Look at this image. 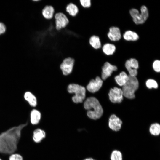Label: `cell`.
<instances>
[{"mask_svg":"<svg viewBox=\"0 0 160 160\" xmlns=\"http://www.w3.org/2000/svg\"><path fill=\"white\" fill-rule=\"evenodd\" d=\"M65 10L70 16L73 17L76 16L79 12V9L76 5L71 2L67 5Z\"/></svg>","mask_w":160,"mask_h":160,"instance_id":"obj_20","label":"cell"},{"mask_svg":"<svg viewBox=\"0 0 160 160\" xmlns=\"http://www.w3.org/2000/svg\"><path fill=\"white\" fill-rule=\"evenodd\" d=\"M153 67L156 72H159L160 71V61L159 60H155L153 63Z\"/></svg>","mask_w":160,"mask_h":160,"instance_id":"obj_28","label":"cell"},{"mask_svg":"<svg viewBox=\"0 0 160 160\" xmlns=\"http://www.w3.org/2000/svg\"><path fill=\"white\" fill-rule=\"evenodd\" d=\"M56 29L60 30L64 28L68 24L69 21L66 16L62 12H58L54 14Z\"/></svg>","mask_w":160,"mask_h":160,"instance_id":"obj_6","label":"cell"},{"mask_svg":"<svg viewBox=\"0 0 160 160\" xmlns=\"http://www.w3.org/2000/svg\"><path fill=\"white\" fill-rule=\"evenodd\" d=\"M89 43L90 45L95 49H99L101 47L100 39L97 36L94 35L92 36L89 39Z\"/></svg>","mask_w":160,"mask_h":160,"instance_id":"obj_16","label":"cell"},{"mask_svg":"<svg viewBox=\"0 0 160 160\" xmlns=\"http://www.w3.org/2000/svg\"><path fill=\"white\" fill-rule=\"evenodd\" d=\"M125 66L131 76H136L137 74V69L139 67L137 60L134 58L127 60L125 63Z\"/></svg>","mask_w":160,"mask_h":160,"instance_id":"obj_9","label":"cell"},{"mask_svg":"<svg viewBox=\"0 0 160 160\" xmlns=\"http://www.w3.org/2000/svg\"><path fill=\"white\" fill-rule=\"evenodd\" d=\"M117 69L116 66L111 65L108 62H105L102 68V79L105 80L111 76L113 71H116Z\"/></svg>","mask_w":160,"mask_h":160,"instance_id":"obj_11","label":"cell"},{"mask_svg":"<svg viewBox=\"0 0 160 160\" xmlns=\"http://www.w3.org/2000/svg\"><path fill=\"white\" fill-rule=\"evenodd\" d=\"M138 87L139 82L136 77L129 75L128 80L122 86V90L123 96L128 99H134L135 97V92L137 89Z\"/></svg>","mask_w":160,"mask_h":160,"instance_id":"obj_3","label":"cell"},{"mask_svg":"<svg viewBox=\"0 0 160 160\" xmlns=\"http://www.w3.org/2000/svg\"><path fill=\"white\" fill-rule=\"evenodd\" d=\"M6 27L4 24L0 22V35L4 33L6 31Z\"/></svg>","mask_w":160,"mask_h":160,"instance_id":"obj_29","label":"cell"},{"mask_svg":"<svg viewBox=\"0 0 160 160\" xmlns=\"http://www.w3.org/2000/svg\"><path fill=\"white\" fill-rule=\"evenodd\" d=\"M75 63L74 59L68 57L64 59L60 65V68L63 75H67L71 73Z\"/></svg>","mask_w":160,"mask_h":160,"instance_id":"obj_7","label":"cell"},{"mask_svg":"<svg viewBox=\"0 0 160 160\" xmlns=\"http://www.w3.org/2000/svg\"><path fill=\"white\" fill-rule=\"evenodd\" d=\"M108 95L110 100L113 103H120L123 99L122 89L116 87L110 89Z\"/></svg>","mask_w":160,"mask_h":160,"instance_id":"obj_8","label":"cell"},{"mask_svg":"<svg viewBox=\"0 0 160 160\" xmlns=\"http://www.w3.org/2000/svg\"><path fill=\"white\" fill-rule=\"evenodd\" d=\"M111 160H122V156L121 152L117 150H114L111 153Z\"/></svg>","mask_w":160,"mask_h":160,"instance_id":"obj_24","label":"cell"},{"mask_svg":"<svg viewBox=\"0 0 160 160\" xmlns=\"http://www.w3.org/2000/svg\"><path fill=\"white\" fill-rule=\"evenodd\" d=\"M41 114L39 111L36 109L33 110L31 113L30 121L33 125L38 124L41 118Z\"/></svg>","mask_w":160,"mask_h":160,"instance_id":"obj_18","label":"cell"},{"mask_svg":"<svg viewBox=\"0 0 160 160\" xmlns=\"http://www.w3.org/2000/svg\"><path fill=\"white\" fill-rule=\"evenodd\" d=\"M124 39L128 41H136L139 38L138 35L136 32L130 30L126 31L123 35Z\"/></svg>","mask_w":160,"mask_h":160,"instance_id":"obj_19","label":"cell"},{"mask_svg":"<svg viewBox=\"0 0 160 160\" xmlns=\"http://www.w3.org/2000/svg\"><path fill=\"white\" fill-rule=\"evenodd\" d=\"M116 49V47L114 45L110 43L105 44L102 48L103 53L107 55L113 54L115 52Z\"/></svg>","mask_w":160,"mask_h":160,"instance_id":"obj_22","label":"cell"},{"mask_svg":"<svg viewBox=\"0 0 160 160\" xmlns=\"http://www.w3.org/2000/svg\"><path fill=\"white\" fill-rule=\"evenodd\" d=\"M68 91L69 93L75 94L72 97V100L75 103H81L85 98L86 89L83 86L77 84H71L68 86Z\"/></svg>","mask_w":160,"mask_h":160,"instance_id":"obj_4","label":"cell"},{"mask_svg":"<svg viewBox=\"0 0 160 160\" xmlns=\"http://www.w3.org/2000/svg\"><path fill=\"white\" fill-rule=\"evenodd\" d=\"M24 98L31 106L35 107L37 105V100L35 96L29 92H26L24 95Z\"/></svg>","mask_w":160,"mask_h":160,"instance_id":"obj_21","label":"cell"},{"mask_svg":"<svg viewBox=\"0 0 160 160\" xmlns=\"http://www.w3.org/2000/svg\"><path fill=\"white\" fill-rule=\"evenodd\" d=\"M84 160H95L92 158H88Z\"/></svg>","mask_w":160,"mask_h":160,"instance_id":"obj_30","label":"cell"},{"mask_svg":"<svg viewBox=\"0 0 160 160\" xmlns=\"http://www.w3.org/2000/svg\"><path fill=\"white\" fill-rule=\"evenodd\" d=\"M0 160H2L0 158Z\"/></svg>","mask_w":160,"mask_h":160,"instance_id":"obj_31","label":"cell"},{"mask_svg":"<svg viewBox=\"0 0 160 160\" xmlns=\"http://www.w3.org/2000/svg\"><path fill=\"white\" fill-rule=\"evenodd\" d=\"M45 132L40 129L38 128L34 131L32 138L34 142L39 143L45 137Z\"/></svg>","mask_w":160,"mask_h":160,"instance_id":"obj_15","label":"cell"},{"mask_svg":"<svg viewBox=\"0 0 160 160\" xmlns=\"http://www.w3.org/2000/svg\"><path fill=\"white\" fill-rule=\"evenodd\" d=\"M140 13L138 10L135 8H132L129 11V13L133 19V22L136 24H142L148 19L149 14L147 7L143 5L140 8Z\"/></svg>","mask_w":160,"mask_h":160,"instance_id":"obj_5","label":"cell"},{"mask_svg":"<svg viewBox=\"0 0 160 160\" xmlns=\"http://www.w3.org/2000/svg\"><path fill=\"white\" fill-rule=\"evenodd\" d=\"M80 4L84 8H88L91 6V0H79Z\"/></svg>","mask_w":160,"mask_h":160,"instance_id":"obj_26","label":"cell"},{"mask_svg":"<svg viewBox=\"0 0 160 160\" xmlns=\"http://www.w3.org/2000/svg\"><path fill=\"white\" fill-rule=\"evenodd\" d=\"M84 107L87 110V114L90 118L99 119L103 113V110L99 101L94 97H88L84 103Z\"/></svg>","mask_w":160,"mask_h":160,"instance_id":"obj_2","label":"cell"},{"mask_svg":"<svg viewBox=\"0 0 160 160\" xmlns=\"http://www.w3.org/2000/svg\"><path fill=\"white\" fill-rule=\"evenodd\" d=\"M103 80L99 76L92 79L87 86V90L90 92L95 93L98 91L102 86Z\"/></svg>","mask_w":160,"mask_h":160,"instance_id":"obj_10","label":"cell"},{"mask_svg":"<svg viewBox=\"0 0 160 160\" xmlns=\"http://www.w3.org/2000/svg\"><path fill=\"white\" fill-rule=\"evenodd\" d=\"M107 36L109 38L113 41H118L121 38L119 29L118 27L115 26H112L110 28Z\"/></svg>","mask_w":160,"mask_h":160,"instance_id":"obj_13","label":"cell"},{"mask_svg":"<svg viewBox=\"0 0 160 160\" xmlns=\"http://www.w3.org/2000/svg\"><path fill=\"white\" fill-rule=\"evenodd\" d=\"M27 124L13 127L0 134V153L11 154L16 151L22 131Z\"/></svg>","mask_w":160,"mask_h":160,"instance_id":"obj_1","label":"cell"},{"mask_svg":"<svg viewBox=\"0 0 160 160\" xmlns=\"http://www.w3.org/2000/svg\"><path fill=\"white\" fill-rule=\"evenodd\" d=\"M146 86L149 89L152 88H157L158 87V84L157 82L152 79H149L146 83Z\"/></svg>","mask_w":160,"mask_h":160,"instance_id":"obj_25","label":"cell"},{"mask_svg":"<svg viewBox=\"0 0 160 160\" xmlns=\"http://www.w3.org/2000/svg\"><path fill=\"white\" fill-rule=\"evenodd\" d=\"M150 133L154 135H159L160 133V125L157 123L152 124L149 129Z\"/></svg>","mask_w":160,"mask_h":160,"instance_id":"obj_23","label":"cell"},{"mask_svg":"<svg viewBox=\"0 0 160 160\" xmlns=\"http://www.w3.org/2000/svg\"><path fill=\"white\" fill-rule=\"evenodd\" d=\"M9 160H23L22 156L18 153H12L10 155Z\"/></svg>","mask_w":160,"mask_h":160,"instance_id":"obj_27","label":"cell"},{"mask_svg":"<svg viewBox=\"0 0 160 160\" xmlns=\"http://www.w3.org/2000/svg\"><path fill=\"white\" fill-rule=\"evenodd\" d=\"M122 121L114 114L111 115L109 120V126L113 130L117 131L121 129Z\"/></svg>","mask_w":160,"mask_h":160,"instance_id":"obj_12","label":"cell"},{"mask_svg":"<svg viewBox=\"0 0 160 160\" xmlns=\"http://www.w3.org/2000/svg\"><path fill=\"white\" fill-rule=\"evenodd\" d=\"M54 9L52 6L50 5L45 6L41 11L42 16L47 20L52 19L54 17Z\"/></svg>","mask_w":160,"mask_h":160,"instance_id":"obj_14","label":"cell"},{"mask_svg":"<svg viewBox=\"0 0 160 160\" xmlns=\"http://www.w3.org/2000/svg\"><path fill=\"white\" fill-rule=\"evenodd\" d=\"M129 79V76L124 72H121L119 75L115 77L116 83L120 86H123L127 81Z\"/></svg>","mask_w":160,"mask_h":160,"instance_id":"obj_17","label":"cell"}]
</instances>
